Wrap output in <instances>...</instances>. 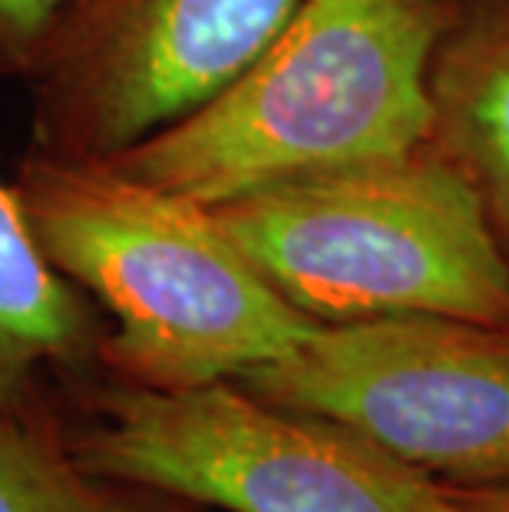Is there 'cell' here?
<instances>
[{
  "instance_id": "11",
  "label": "cell",
  "mask_w": 509,
  "mask_h": 512,
  "mask_svg": "<svg viewBox=\"0 0 509 512\" xmlns=\"http://www.w3.org/2000/svg\"><path fill=\"white\" fill-rule=\"evenodd\" d=\"M463 512H509V483L506 486H453Z\"/></svg>"
},
{
  "instance_id": "7",
  "label": "cell",
  "mask_w": 509,
  "mask_h": 512,
  "mask_svg": "<svg viewBox=\"0 0 509 512\" xmlns=\"http://www.w3.org/2000/svg\"><path fill=\"white\" fill-rule=\"evenodd\" d=\"M430 143L473 185L509 258V0H460L430 63Z\"/></svg>"
},
{
  "instance_id": "10",
  "label": "cell",
  "mask_w": 509,
  "mask_h": 512,
  "mask_svg": "<svg viewBox=\"0 0 509 512\" xmlns=\"http://www.w3.org/2000/svg\"><path fill=\"white\" fill-rule=\"evenodd\" d=\"M60 0H0V76L24 80Z\"/></svg>"
},
{
  "instance_id": "5",
  "label": "cell",
  "mask_w": 509,
  "mask_h": 512,
  "mask_svg": "<svg viewBox=\"0 0 509 512\" xmlns=\"http://www.w3.org/2000/svg\"><path fill=\"white\" fill-rule=\"evenodd\" d=\"M235 384L341 423L437 483H509V328L424 314L318 324Z\"/></svg>"
},
{
  "instance_id": "3",
  "label": "cell",
  "mask_w": 509,
  "mask_h": 512,
  "mask_svg": "<svg viewBox=\"0 0 509 512\" xmlns=\"http://www.w3.org/2000/svg\"><path fill=\"white\" fill-rule=\"evenodd\" d=\"M212 209L318 324L424 314L509 328V258L473 185L433 143L278 179Z\"/></svg>"
},
{
  "instance_id": "1",
  "label": "cell",
  "mask_w": 509,
  "mask_h": 512,
  "mask_svg": "<svg viewBox=\"0 0 509 512\" xmlns=\"http://www.w3.org/2000/svg\"><path fill=\"white\" fill-rule=\"evenodd\" d=\"M10 182L40 252L113 318L100 357L119 384L242 380L318 328L248 261L212 205L110 159L34 146Z\"/></svg>"
},
{
  "instance_id": "2",
  "label": "cell",
  "mask_w": 509,
  "mask_h": 512,
  "mask_svg": "<svg viewBox=\"0 0 509 512\" xmlns=\"http://www.w3.org/2000/svg\"><path fill=\"white\" fill-rule=\"evenodd\" d=\"M457 7L298 0L229 83L110 162L219 205L278 179L424 146L430 63Z\"/></svg>"
},
{
  "instance_id": "6",
  "label": "cell",
  "mask_w": 509,
  "mask_h": 512,
  "mask_svg": "<svg viewBox=\"0 0 509 512\" xmlns=\"http://www.w3.org/2000/svg\"><path fill=\"white\" fill-rule=\"evenodd\" d=\"M298 0H60L27 70L34 149L113 159L212 96Z\"/></svg>"
},
{
  "instance_id": "8",
  "label": "cell",
  "mask_w": 509,
  "mask_h": 512,
  "mask_svg": "<svg viewBox=\"0 0 509 512\" xmlns=\"http://www.w3.org/2000/svg\"><path fill=\"white\" fill-rule=\"evenodd\" d=\"M96 304L40 252L14 182L0 179V410H27L47 370L100 351Z\"/></svg>"
},
{
  "instance_id": "4",
  "label": "cell",
  "mask_w": 509,
  "mask_h": 512,
  "mask_svg": "<svg viewBox=\"0 0 509 512\" xmlns=\"http://www.w3.org/2000/svg\"><path fill=\"white\" fill-rule=\"evenodd\" d=\"M83 470L229 512H463L457 493L361 433L235 380L116 384L70 443Z\"/></svg>"
},
{
  "instance_id": "9",
  "label": "cell",
  "mask_w": 509,
  "mask_h": 512,
  "mask_svg": "<svg viewBox=\"0 0 509 512\" xmlns=\"http://www.w3.org/2000/svg\"><path fill=\"white\" fill-rule=\"evenodd\" d=\"M0 512H129L70 443L27 410H0Z\"/></svg>"
}]
</instances>
